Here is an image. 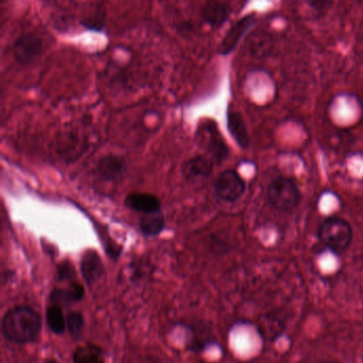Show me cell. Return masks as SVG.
Here are the masks:
<instances>
[{"label":"cell","mask_w":363,"mask_h":363,"mask_svg":"<svg viewBox=\"0 0 363 363\" xmlns=\"http://www.w3.org/2000/svg\"><path fill=\"white\" fill-rule=\"evenodd\" d=\"M80 272L88 286H93L105 274V265L96 250H86L80 260Z\"/></svg>","instance_id":"8"},{"label":"cell","mask_w":363,"mask_h":363,"mask_svg":"<svg viewBox=\"0 0 363 363\" xmlns=\"http://www.w3.org/2000/svg\"><path fill=\"white\" fill-rule=\"evenodd\" d=\"M43 363H60L58 360H56V359L52 358H48L45 359V360L43 361Z\"/></svg>","instance_id":"20"},{"label":"cell","mask_w":363,"mask_h":363,"mask_svg":"<svg viewBox=\"0 0 363 363\" xmlns=\"http://www.w3.org/2000/svg\"><path fill=\"white\" fill-rule=\"evenodd\" d=\"M213 189L218 199L227 203H233L245 192V182L237 172L226 169L216 176Z\"/></svg>","instance_id":"5"},{"label":"cell","mask_w":363,"mask_h":363,"mask_svg":"<svg viewBox=\"0 0 363 363\" xmlns=\"http://www.w3.org/2000/svg\"><path fill=\"white\" fill-rule=\"evenodd\" d=\"M12 50L18 65H29L43 55L44 41L35 33H27L16 40Z\"/></svg>","instance_id":"6"},{"label":"cell","mask_w":363,"mask_h":363,"mask_svg":"<svg viewBox=\"0 0 363 363\" xmlns=\"http://www.w3.org/2000/svg\"><path fill=\"white\" fill-rule=\"evenodd\" d=\"M230 8L220 1H207L201 10V18L213 29L220 28L228 20Z\"/></svg>","instance_id":"13"},{"label":"cell","mask_w":363,"mask_h":363,"mask_svg":"<svg viewBox=\"0 0 363 363\" xmlns=\"http://www.w3.org/2000/svg\"><path fill=\"white\" fill-rule=\"evenodd\" d=\"M213 169V160L209 157L199 155L188 159L182 165V174L188 182H199L209 177Z\"/></svg>","instance_id":"9"},{"label":"cell","mask_w":363,"mask_h":363,"mask_svg":"<svg viewBox=\"0 0 363 363\" xmlns=\"http://www.w3.org/2000/svg\"><path fill=\"white\" fill-rule=\"evenodd\" d=\"M127 208L141 214L152 213L160 211L161 203L155 195L148 193H131L125 199Z\"/></svg>","instance_id":"11"},{"label":"cell","mask_w":363,"mask_h":363,"mask_svg":"<svg viewBox=\"0 0 363 363\" xmlns=\"http://www.w3.org/2000/svg\"><path fill=\"white\" fill-rule=\"evenodd\" d=\"M42 329L41 314L30 306H16L6 312L1 333L7 341L16 344L33 343Z\"/></svg>","instance_id":"1"},{"label":"cell","mask_w":363,"mask_h":363,"mask_svg":"<svg viewBox=\"0 0 363 363\" xmlns=\"http://www.w3.org/2000/svg\"><path fill=\"white\" fill-rule=\"evenodd\" d=\"M76 272L75 267L69 261H65V262L59 264L58 267V278L60 281H71L74 282L75 279Z\"/></svg>","instance_id":"19"},{"label":"cell","mask_w":363,"mask_h":363,"mask_svg":"<svg viewBox=\"0 0 363 363\" xmlns=\"http://www.w3.org/2000/svg\"><path fill=\"white\" fill-rule=\"evenodd\" d=\"M139 226L141 233L145 237H156L162 233L165 226L164 214L162 210L152 213L141 214L139 218Z\"/></svg>","instance_id":"15"},{"label":"cell","mask_w":363,"mask_h":363,"mask_svg":"<svg viewBox=\"0 0 363 363\" xmlns=\"http://www.w3.org/2000/svg\"><path fill=\"white\" fill-rule=\"evenodd\" d=\"M227 127L229 133L233 138L238 145L242 148H247L250 145V137L247 129L241 114L237 111H228L227 113Z\"/></svg>","instance_id":"14"},{"label":"cell","mask_w":363,"mask_h":363,"mask_svg":"<svg viewBox=\"0 0 363 363\" xmlns=\"http://www.w3.org/2000/svg\"><path fill=\"white\" fill-rule=\"evenodd\" d=\"M255 23V18L252 16H247L242 20L238 21L235 25L231 26L229 29L228 33L225 35L224 39L220 42V48H218V52L223 56L230 54L235 46L239 43L241 40L242 35L250 29Z\"/></svg>","instance_id":"10"},{"label":"cell","mask_w":363,"mask_h":363,"mask_svg":"<svg viewBox=\"0 0 363 363\" xmlns=\"http://www.w3.org/2000/svg\"><path fill=\"white\" fill-rule=\"evenodd\" d=\"M84 326H86V320L84 314L77 310L69 311L67 315V330L73 339H82L84 335Z\"/></svg>","instance_id":"18"},{"label":"cell","mask_w":363,"mask_h":363,"mask_svg":"<svg viewBox=\"0 0 363 363\" xmlns=\"http://www.w3.org/2000/svg\"><path fill=\"white\" fill-rule=\"evenodd\" d=\"M267 201L276 209L292 211L301 201V193L294 180L278 177L271 182L267 192Z\"/></svg>","instance_id":"3"},{"label":"cell","mask_w":363,"mask_h":363,"mask_svg":"<svg viewBox=\"0 0 363 363\" xmlns=\"http://www.w3.org/2000/svg\"><path fill=\"white\" fill-rule=\"evenodd\" d=\"M73 363H106L105 352L101 346L88 343L74 350Z\"/></svg>","instance_id":"16"},{"label":"cell","mask_w":363,"mask_h":363,"mask_svg":"<svg viewBox=\"0 0 363 363\" xmlns=\"http://www.w3.org/2000/svg\"><path fill=\"white\" fill-rule=\"evenodd\" d=\"M197 142L203 146L212 157V160L222 162L228 156L229 150L218 131L216 123L212 121H205L199 125L196 133Z\"/></svg>","instance_id":"4"},{"label":"cell","mask_w":363,"mask_h":363,"mask_svg":"<svg viewBox=\"0 0 363 363\" xmlns=\"http://www.w3.org/2000/svg\"><path fill=\"white\" fill-rule=\"evenodd\" d=\"M46 324L55 335H60L67 330V316L62 307L50 303L46 309Z\"/></svg>","instance_id":"17"},{"label":"cell","mask_w":363,"mask_h":363,"mask_svg":"<svg viewBox=\"0 0 363 363\" xmlns=\"http://www.w3.org/2000/svg\"><path fill=\"white\" fill-rule=\"evenodd\" d=\"M352 228L344 218L331 216L320 224L318 237L323 245L335 254L345 252L352 241Z\"/></svg>","instance_id":"2"},{"label":"cell","mask_w":363,"mask_h":363,"mask_svg":"<svg viewBox=\"0 0 363 363\" xmlns=\"http://www.w3.org/2000/svg\"><path fill=\"white\" fill-rule=\"evenodd\" d=\"M127 169V162L124 157L118 155H108L99 159L96 165V174L106 182H118L122 179Z\"/></svg>","instance_id":"7"},{"label":"cell","mask_w":363,"mask_h":363,"mask_svg":"<svg viewBox=\"0 0 363 363\" xmlns=\"http://www.w3.org/2000/svg\"><path fill=\"white\" fill-rule=\"evenodd\" d=\"M84 286L79 282L74 281L67 288H56L50 293V301L60 307H67L73 303H79L84 297Z\"/></svg>","instance_id":"12"}]
</instances>
